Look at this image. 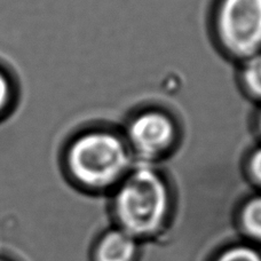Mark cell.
<instances>
[{
    "instance_id": "obj_10",
    "label": "cell",
    "mask_w": 261,
    "mask_h": 261,
    "mask_svg": "<svg viewBox=\"0 0 261 261\" xmlns=\"http://www.w3.org/2000/svg\"><path fill=\"white\" fill-rule=\"evenodd\" d=\"M250 172L253 178L261 185V148L257 149L250 158Z\"/></svg>"
},
{
    "instance_id": "obj_6",
    "label": "cell",
    "mask_w": 261,
    "mask_h": 261,
    "mask_svg": "<svg viewBox=\"0 0 261 261\" xmlns=\"http://www.w3.org/2000/svg\"><path fill=\"white\" fill-rule=\"evenodd\" d=\"M242 222L250 236L261 241V196L252 198L245 205L242 212Z\"/></svg>"
},
{
    "instance_id": "obj_2",
    "label": "cell",
    "mask_w": 261,
    "mask_h": 261,
    "mask_svg": "<svg viewBox=\"0 0 261 261\" xmlns=\"http://www.w3.org/2000/svg\"><path fill=\"white\" fill-rule=\"evenodd\" d=\"M122 229L132 236L149 235L164 222L169 192L161 175L149 167H139L123 180L115 199Z\"/></svg>"
},
{
    "instance_id": "obj_1",
    "label": "cell",
    "mask_w": 261,
    "mask_h": 261,
    "mask_svg": "<svg viewBox=\"0 0 261 261\" xmlns=\"http://www.w3.org/2000/svg\"><path fill=\"white\" fill-rule=\"evenodd\" d=\"M67 165L77 182L88 188H107L127 174L129 149L116 134L93 130L70 144Z\"/></svg>"
},
{
    "instance_id": "obj_12",
    "label": "cell",
    "mask_w": 261,
    "mask_h": 261,
    "mask_svg": "<svg viewBox=\"0 0 261 261\" xmlns=\"http://www.w3.org/2000/svg\"><path fill=\"white\" fill-rule=\"evenodd\" d=\"M0 261H7V260H4V259H0Z\"/></svg>"
},
{
    "instance_id": "obj_7",
    "label": "cell",
    "mask_w": 261,
    "mask_h": 261,
    "mask_svg": "<svg viewBox=\"0 0 261 261\" xmlns=\"http://www.w3.org/2000/svg\"><path fill=\"white\" fill-rule=\"evenodd\" d=\"M243 78L251 94L261 99V52L246 59Z\"/></svg>"
},
{
    "instance_id": "obj_11",
    "label": "cell",
    "mask_w": 261,
    "mask_h": 261,
    "mask_svg": "<svg viewBox=\"0 0 261 261\" xmlns=\"http://www.w3.org/2000/svg\"><path fill=\"white\" fill-rule=\"evenodd\" d=\"M259 126H260V130H261V116H260V122H259Z\"/></svg>"
},
{
    "instance_id": "obj_3",
    "label": "cell",
    "mask_w": 261,
    "mask_h": 261,
    "mask_svg": "<svg viewBox=\"0 0 261 261\" xmlns=\"http://www.w3.org/2000/svg\"><path fill=\"white\" fill-rule=\"evenodd\" d=\"M219 37L235 57L261 52V0H222L217 14Z\"/></svg>"
},
{
    "instance_id": "obj_4",
    "label": "cell",
    "mask_w": 261,
    "mask_h": 261,
    "mask_svg": "<svg viewBox=\"0 0 261 261\" xmlns=\"http://www.w3.org/2000/svg\"><path fill=\"white\" fill-rule=\"evenodd\" d=\"M175 126L162 111H146L137 116L128 127V141L139 156L147 160L164 153L174 142Z\"/></svg>"
},
{
    "instance_id": "obj_8",
    "label": "cell",
    "mask_w": 261,
    "mask_h": 261,
    "mask_svg": "<svg viewBox=\"0 0 261 261\" xmlns=\"http://www.w3.org/2000/svg\"><path fill=\"white\" fill-rule=\"evenodd\" d=\"M217 261H261V255L249 246H235L225 251Z\"/></svg>"
},
{
    "instance_id": "obj_9",
    "label": "cell",
    "mask_w": 261,
    "mask_h": 261,
    "mask_svg": "<svg viewBox=\"0 0 261 261\" xmlns=\"http://www.w3.org/2000/svg\"><path fill=\"white\" fill-rule=\"evenodd\" d=\"M12 97V85L6 73L0 70V114L7 109Z\"/></svg>"
},
{
    "instance_id": "obj_5",
    "label": "cell",
    "mask_w": 261,
    "mask_h": 261,
    "mask_svg": "<svg viewBox=\"0 0 261 261\" xmlns=\"http://www.w3.org/2000/svg\"><path fill=\"white\" fill-rule=\"evenodd\" d=\"M137 243L135 237L123 229L106 234L96 250V261H132Z\"/></svg>"
}]
</instances>
